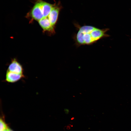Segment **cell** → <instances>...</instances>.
Instances as JSON below:
<instances>
[{
	"mask_svg": "<svg viewBox=\"0 0 131 131\" xmlns=\"http://www.w3.org/2000/svg\"><path fill=\"white\" fill-rule=\"evenodd\" d=\"M43 2L42 0H38L27 16L38 21L43 18Z\"/></svg>",
	"mask_w": 131,
	"mask_h": 131,
	"instance_id": "2",
	"label": "cell"
},
{
	"mask_svg": "<svg viewBox=\"0 0 131 131\" xmlns=\"http://www.w3.org/2000/svg\"><path fill=\"white\" fill-rule=\"evenodd\" d=\"M59 8L57 7H53L48 17L52 25L55 27L57 23Z\"/></svg>",
	"mask_w": 131,
	"mask_h": 131,
	"instance_id": "6",
	"label": "cell"
},
{
	"mask_svg": "<svg viewBox=\"0 0 131 131\" xmlns=\"http://www.w3.org/2000/svg\"><path fill=\"white\" fill-rule=\"evenodd\" d=\"M9 128H8V129H7V130H5L3 131H9Z\"/></svg>",
	"mask_w": 131,
	"mask_h": 131,
	"instance_id": "9",
	"label": "cell"
},
{
	"mask_svg": "<svg viewBox=\"0 0 131 131\" xmlns=\"http://www.w3.org/2000/svg\"><path fill=\"white\" fill-rule=\"evenodd\" d=\"M38 22L44 31L54 33L55 27L52 25L48 17L43 18Z\"/></svg>",
	"mask_w": 131,
	"mask_h": 131,
	"instance_id": "5",
	"label": "cell"
},
{
	"mask_svg": "<svg viewBox=\"0 0 131 131\" xmlns=\"http://www.w3.org/2000/svg\"><path fill=\"white\" fill-rule=\"evenodd\" d=\"M9 131H13L11 129H10L9 128Z\"/></svg>",
	"mask_w": 131,
	"mask_h": 131,
	"instance_id": "8",
	"label": "cell"
},
{
	"mask_svg": "<svg viewBox=\"0 0 131 131\" xmlns=\"http://www.w3.org/2000/svg\"><path fill=\"white\" fill-rule=\"evenodd\" d=\"M0 131H3L9 128L5 122L1 119H0Z\"/></svg>",
	"mask_w": 131,
	"mask_h": 131,
	"instance_id": "7",
	"label": "cell"
},
{
	"mask_svg": "<svg viewBox=\"0 0 131 131\" xmlns=\"http://www.w3.org/2000/svg\"><path fill=\"white\" fill-rule=\"evenodd\" d=\"M7 70L15 73L24 74V69L23 66L16 58L11 59Z\"/></svg>",
	"mask_w": 131,
	"mask_h": 131,
	"instance_id": "3",
	"label": "cell"
},
{
	"mask_svg": "<svg viewBox=\"0 0 131 131\" xmlns=\"http://www.w3.org/2000/svg\"><path fill=\"white\" fill-rule=\"evenodd\" d=\"M25 77L24 74L15 73L7 70L5 78L4 81L9 83H14Z\"/></svg>",
	"mask_w": 131,
	"mask_h": 131,
	"instance_id": "4",
	"label": "cell"
},
{
	"mask_svg": "<svg viewBox=\"0 0 131 131\" xmlns=\"http://www.w3.org/2000/svg\"><path fill=\"white\" fill-rule=\"evenodd\" d=\"M74 38L78 46L91 44L105 36V31L95 27L85 25L79 26Z\"/></svg>",
	"mask_w": 131,
	"mask_h": 131,
	"instance_id": "1",
	"label": "cell"
}]
</instances>
